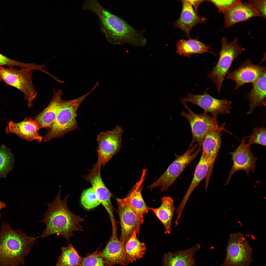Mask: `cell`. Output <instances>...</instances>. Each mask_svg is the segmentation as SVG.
Here are the masks:
<instances>
[{"label":"cell","mask_w":266,"mask_h":266,"mask_svg":"<svg viewBox=\"0 0 266 266\" xmlns=\"http://www.w3.org/2000/svg\"><path fill=\"white\" fill-rule=\"evenodd\" d=\"M225 125L224 123L221 126H219L217 119L213 117L211 125L202 144V153L207 156L210 163L207 175L208 178L211 176L214 163L220 148L222 132L226 131Z\"/></svg>","instance_id":"obj_13"},{"label":"cell","mask_w":266,"mask_h":266,"mask_svg":"<svg viewBox=\"0 0 266 266\" xmlns=\"http://www.w3.org/2000/svg\"><path fill=\"white\" fill-rule=\"evenodd\" d=\"M266 73V66L254 64L249 59L242 63L235 71L228 72L225 79L235 82L236 90L246 83H253Z\"/></svg>","instance_id":"obj_17"},{"label":"cell","mask_w":266,"mask_h":266,"mask_svg":"<svg viewBox=\"0 0 266 266\" xmlns=\"http://www.w3.org/2000/svg\"><path fill=\"white\" fill-rule=\"evenodd\" d=\"M261 16L266 17V3L265 0H250L248 2Z\"/></svg>","instance_id":"obj_36"},{"label":"cell","mask_w":266,"mask_h":266,"mask_svg":"<svg viewBox=\"0 0 266 266\" xmlns=\"http://www.w3.org/2000/svg\"><path fill=\"white\" fill-rule=\"evenodd\" d=\"M63 91H54L53 98L47 107L34 119L40 128H48L54 122L59 111L65 101L62 99Z\"/></svg>","instance_id":"obj_22"},{"label":"cell","mask_w":266,"mask_h":266,"mask_svg":"<svg viewBox=\"0 0 266 266\" xmlns=\"http://www.w3.org/2000/svg\"><path fill=\"white\" fill-rule=\"evenodd\" d=\"M252 134L248 137L249 139L247 144L250 146L253 144H257L266 146V128L263 127H256L253 130Z\"/></svg>","instance_id":"obj_33"},{"label":"cell","mask_w":266,"mask_h":266,"mask_svg":"<svg viewBox=\"0 0 266 266\" xmlns=\"http://www.w3.org/2000/svg\"><path fill=\"white\" fill-rule=\"evenodd\" d=\"M177 52L179 55L185 57H189L191 55L196 54H202L208 52L213 54L215 53L211 51L210 46H207L199 41L197 38L188 40L181 39L176 43Z\"/></svg>","instance_id":"obj_26"},{"label":"cell","mask_w":266,"mask_h":266,"mask_svg":"<svg viewBox=\"0 0 266 266\" xmlns=\"http://www.w3.org/2000/svg\"><path fill=\"white\" fill-rule=\"evenodd\" d=\"M40 128L39 124L34 119L27 117L18 123L9 121L5 131L7 133H14L29 142L36 140L41 143L43 138L38 132Z\"/></svg>","instance_id":"obj_19"},{"label":"cell","mask_w":266,"mask_h":266,"mask_svg":"<svg viewBox=\"0 0 266 266\" xmlns=\"http://www.w3.org/2000/svg\"><path fill=\"white\" fill-rule=\"evenodd\" d=\"M16 66L21 68L37 70L39 66L35 63H26L19 62L9 58L0 53V66Z\"/></svg>","instance_id":"obj_34"},{"label":"cell","mask_w":266,"mask_h":266,"mask_svg":"<svg viewBox=\"0 0 266 266\" xmlns=\"http://www.w3.org/2000/svg\"><path fill=\"white\" fill-rule=\"evenodd\" d=\"M6 207L5 204L2 201H0V218L1 217L0 214V211L3 208H4Z\"/></svg>","instance_id":"obj_38"},{"label":"cell","mask_w":266,"mask_h":266,"mask_svg":"<svg viewBox=\"0 0 266 266\" xmlns=\"http://www.w3.org/2000/svg\"><path fill=\"white\" fill-rule=\"evenodd\" d=\"M61 253L56 266H79L82 257L78 254L71 244L61 248Z\"/></svg>","instance_id":"obj_29"},{"label":"cell","mask_w":266,"mask_h":266,"mask_svg":"<svg viewBox=\"0 0 266 266\" xmlns=\"http://www.w3.org/2000/svg\"><path fill=\"white\" fill-rule=\"evenodd\" d=\"M79 266H109L100 254L98 249L94 252L82 257Z\"/></svg>","instance_id":"obj_32"},{"label":"cell","mask_w":266,"mask_h":266,"mask_svg":"<svg viewBox=\"0 0 266 266\" xmlns=\"http://www.w3.org/2000/svg\"><path fill=\"white\" fill-rule=\"evenodd\" d=\"M123 132L122 127L117 125L112 130L102 132L97 135L98 165L101 167L104 165L119 151L122 147Z\"/></svg>","instance_id":"obj_9"},{"label":"cell","mask_w":266,"mask_h":266,"mask_svg":"<svg viewBox=\"0 0 266 266\" xmlns=\"http://www.w3.org/2000/svg\"><path fill=\"white\" fill-rule=\"evenodd\" d=\"M14 162L13 156L10 150L3 144L0 146V178L6 177L12 169Z\"/></svg>","instance_id":"obj_30"},{"label":"cell","mask_w":266,"mask_h":266,"mask_svg":"<svg viewBox=\"0 0 266 266\" xmlns=\"http://www.w3.org/2000/svg\"><path fill=\"white\" fill-rule=\"evenodd\" d=\"M161 204L157 208H150L159 219L162 223L165 234H169L171 230L172 222L176 208L174 200L171 197L164 196L161 199Z\"/></svg>","instance_id":"obj_25"},{"label":"cell","mask_w":266,"mask_h":266,"mask_svg":"<svg viewBox=\"0 0 266 266\" xmlns=\"http://www.w3.org/2000/svg\"><path fill=\"white\" fill-rule=\"evenodd\" d=\"M36 239L19 229H13L9 223H2L0 231V266L24 265V257Z\"/></svg>","instance_id":"obj_3"},{"label":"cell","mask_w":266,"mask_h":266,"mask_svg":"<svg viewBox=\"0 0 266 266\" xmlns=\"http://www.w3.org/2000/svg\"><path fill=\"white\" fill-rule=\"evenodd\" d=\"M137 230H135L125 246L126 253L130 263L142 258L146 252L145 245L137 239Z\"/></svg>","instance_id":"obj_28"},{"label":"cell","mask_w":266,"mask_h":266,"mask_svg":"<svg viewBox=\"0 0 266 266\" xmlns=\"http://www.w3.org/2000/svg\"><path fill=\"white\" fill-rule=\"evenodd\" d=\"M112 232L105 247L100 252V254L109 266L119 264L127 266L130 263L126 253L125 246L118 240L117 237L116 222L110 218Z\"/></svg>","instance_id":"obj_11"},{"label":"cell","mask_w":266,"mask_h":266,"mask_svg":"<svg viewBox=\"0 0 266 266\" xmlns=\"http://www.w3.org/2000/svg\"><path fill=\"white\" fill-rule=\"evenodd\" d=\"M59 186V192L54 200L47 204V210L43 215V219L39 221L43 222L46 226L41 237L42 239L52 234H61L69 242L70 238L73 236V231H83L80 223L84 219L69 209L66 202L69 195L61 200V186Z\"/></svg>","instance_id":"obj_2"},{"label":"cell","mask_w":266,"mask_h":266,"mask_svg":"<svg viewBox=\"0 0 266 266\" xmlns=\"http://www.w3.org/2000/svg\"><path fill=\"white\" fill-rule=\"evenodd\" d=\"M252 84V89L248 96L250 101V108L247 114H251L257 107L266 106V73Z\"/></svg>","instance_id":"obj_27"},{"label":"cell","mask_w":266,"mask_h":266,"mask_svg":"<svg viewBox=\"0 0 266 266\" xmlns=\"http://www.w3.org/2000/svg\"><path fill=\"white\" fill-rule=\"evenodd\" d=\"M101 167L96 163L94 164L93 168L89 170V173L83 177L90 183L100 203L106 209L109 217H113L114 208L111 200L112 195L103 181L100 173Z\"/></svg>","instance_id":"obj_16"},{"label":"cell","mask_w":266,"mask_h":266,"mask_svg":"<svg viewBox=\"0 0 266 266\" xmlns=\"http://www.w3.org/2000/svg\"><path fill=\"white\" fill-rule=\"evenodd\" d=\"M181 102L188 112L187 113L183 111L181 115L188 120L191 127L192 139L189 146H192L194 143L197 142L198 147L201 150L202 144L211 125L213 117L208 115L205 111L201 114L196 113L189 108L185 102Z\"/></svg>","instance_id":"obj_12"},{"label":"cell","mask_w":266,"mask_h":266,"mask_svg":"<svg viewBox=\"0 0 266 266\" xmlns=\"http://www.w3.org/2000/svg\"><path fill=\"white\" fill-rule=\"evenodd\" d=\"M224 26L229 28L233 25L261 16L248 2L236 5L223 13Z\"/></svg>","instance_id":"obj_23"},{"label":"cell","mask_w":266,"mask_h":266,"mask_svg":"<svg viewBox=\"0 0 266 266\" xmlns=\"http://www.w3.org/2000/svg\"><path fill=\"white\" fill-rule=\"evenodd\" d=\"M180 99L181 101L190 102L200 107L204 111L211 113L212 117L216 119L219 114L229 113L231 108V101L226 99L215 98L206 91L201 95L188 93L186 97L181 98Z\"/></svg>","instance_id":"obj_10"},{"label":"cell","mask_w":266,"mask_h":266,"mask_svg":"<svg viewBox=\"0 0 266 266\" xmlns=\"http://www.w3.org/2000/svg\"><path fill=\"white\" fill-rule=\"evenodd\" d=\"M189 1L197 13L199 5L203 2L204 1V0H189Z\"/></svg>","instance_id":"obj_37"},{"label":"cell","mask_w":266,"mask_h":266,"mask_svg":"<svg viewBox=\"0 0 266 266\" xmlns=\"http://www.w3.org/2000/svg\"><path fill=\"white\" fill-rule=\"evenodd\" d=\"M181 1L182 8L181 14L175 22L174 26L181 30L189 38L190 33L193 27L197 24L203 23L206 19L198 15L189 0Z\"/></svg>","instance_id":"obj_20"},{"label":"cell","mask_w":266,"mask_h":266,"mask_svg":"<svg viewBox=\"0 0 266 266\" xmlns=\"http://www.w3.org/2000/svg\"><path fill=\"white\" fill-rule=\"evenodd\" d=\"M210 163L207 156L202 153L200 160L196 167L193 179L182 201L177 208V221L180 220L183 211L192 192L201 181L206 178L210 167Z\"/></svg>","instance_id":"obj_24"},{"label":"cell","mask_w":266,"mask_h":266,"mask_svg":"<svg viewBox=\"0 0 266 266\" xmlns=\"http://www.w3.org/2000/svg\"><path fill=\"white\" fill-rule=\"evenodd\" d=\"M147 168H144L139 180L133 186L127 197L136 216L137 224L136 230L139 234L140 226L144 222L143 215L148 213L150 208L147 206L143 198L142 192L143 183L145 179Z\"/></svg>","instance_id":"obj_18"},{"label":"cell","mask_w":266,"mask_h":266,"mask_svg":"<svg viewBox=\"0 0 266 266\" xmlns=\"http://www.w3.org/2000/svg\"><path fill=\"white\" fill-rule=\"evenodd\" d=\"M226 257L220 266H249L252 252L248 241L242 233L230 234L226 248Z\"/></svg>","instance_id":"obj_8"},{"label":"cell","mask_w":266,"mask_h":266,"mask_svg":"<svg viewBox=\"0 0 266 266\" xmlns=\"http://www.w3.org/2000/svg\"><path fill=\"white\" fill-rule=\"evenodd\" d=\"M95 89L73 100H65L62 105L53 123L48 128V132L42 136L44 142L54 138L62 137L68 132L78 127L76 118L77 112L84 100Z\"/></svg>","instance_id":"obj_4"},{"label":"cell","mask_w":266,"mask_h":266,"mask_svg":"<svg viewBox=\"0 0 266 266\" xmlns=\"http://www.w3.org/2000/svg\"><path fill=\"white\" fill-rule=\"evenodd\" d=\"M83 9L95 13L99 19L100 30L106 40L115 45L129 44L142 47L147 40L142 32L135 30L122 18L107 11L96 0H84Z\"/></svg>","instance_id":"obj_1"},{"label":"cell","mask_w":266,"mask_h":266,"mask_svg":"<svg viewBox=\"0 0 266 266\" xmlns=\"http://www.w3.org/2000/svg\"><path fill=\"white\" fill-rule=\"evenodd\" d=\"M217 9L219 12L223 13L237 4L242 3L241 0H208Z\"/></svg>","instance_id":"obj_35"},{"label":"cell","mask_w":266,"mask_h":266,"mask_svg":"<svg viewBox=\"0 0 266 266\" xmlns=\"http://www.w3.org/2000/svg\"><path fill=\"white\" fill-rule=\"evenodd\" d=\"M198 144L189 147L186 151L181 155H176L174 161L166 171L156 181L148 187L150 190L161 187L162 192L166 191L172 185L185 167L197 156L201 150L199 148L194 152Z\"/></svg>","instance_id":"obj_7"},{"label":"cell","mask_w":266,"mask_h":266,"mask_svg":"<svg viewBox=\"0 0 266 266\" xmlns=\"http://www.w3.org/2000/svg\"><path fill=\"white\" fill-rule=\"evenodd\" d=\"M119 215L121 227V234L119 240L125 246L136 230L137 220L136 214L131 205L128 198H117Z\"/></svg>","instance_id":"obj_15"},{"label":"cell","mask_w":266,"mask_h":266,"mask_svg":"<svg viewBox=\"0 0 266 266\" xmlns=\"http://www.w3.org/2000/svg\"><path fill=\"white\" fill-rule=\"evenodd\" d=\"M81 202L84 207L88 209L93 208L100 204L92 187L83 191L81 196Z\"/></svg>","instance_id":"obj_31"},{"label":"cell","mask_w":266,"mask_h":266,"mask_svg":"<svg viewBox=\"0 0 266 266\" xmlns=\"http://www.w3.org/2000/svg\"><path fill=\"white\" fill-rule=\"evenodd\" d=\"M201 247V244L199 243L186 249L164 254L162 260V266H195L194 255Z\"/></svg>","instance_id":"obj_21"},{"label":"cell","mask_w":266,"mask_h":266,"mask_svg":"<svg viewBox=\"0 0 266 266\" xmlns=\"http://www.w3.org/2000/svg\"><path fill=\"white\" fill-rule=\"evenodd\" d=\"M34 70L17 69L11 66L6 68L0 66V81L21 91L23 94L24 100L27 101L30 108L33 105V101L37 95L32 80Z\"/></svg>","instance_id":"obj_6"},{"label":"cell","mask_w":266,"mask_h":266,"mask_svg":"<svg viewBox=\"0 0 266 266\" xmlns=\"http://www.w3.org/2000/svg\"><path fill=\"white\" fill-rule=\"evenodd\" d=\"M247 137L243 138L240 144L234 151L229 153L232 156L233 164L224 185L228 183L233 175L238 171H244L249 177L250 171L253 172L255 171L257 158L251 151L250 146L246 143L245 139Z\"/></svg>","instance_id":"obj_14"},{"label":"cell","mask_w":266,"mask_h":266,"mask_svg":"<svg viewBox=\"0 0 266 266\" xmlns=\"http://www.w3.org/2000/svg\"><path fill=\"white\" fill-rule=\"evenodd\" d=\"M221 44L218 62L207 75L208 78L216 84L218 93L221 91L223 82L233 61L245 50L239 45L237 38L229 42L227 38L223 37Z\"/></svg>","instance_id":"obj_5"}]
</instances>
